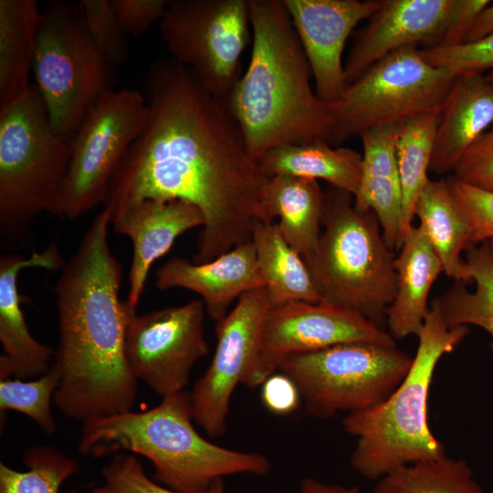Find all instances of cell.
I'll return each mask as SVG.
<instances>
[{
	"instance_id": "6da1fadb",
	"label": "cell",
	"mask_w": 493,
	"mask_h": 493,
	"mask_svg": "<svg viewBox=\"0 0 493 493\" xmlns=\"http://www.w3.org/2000/svg\"><path fill=\"white\" fill-rule=\"evenodd\" d=\"M145 125L113 175L103 201L111 217L146 199L195 205L205 224L194 263L249 242L265 208L268 177L246 148L223 100L171 59L155 61L143 82Z\"/></svg>"
},
{
	"instance_id": "7a4b0ae2",
	"label": "cell",
	"mask_w": 493,
	"mask_h": 493,
	"mask_svg": "<svg viewBox=\"0 0 493 493\" xmlns=\"http://www.w3.org/2000/svg\"><path fill=\"white\" fill-rule=\"evenodd\" d=\"M110 223L102 208L65 261L55 288L59 344L54 363L61 381L53 404L82 423L130 411L137 396L138 380L124 352L136 310L119 297L122 267L110 247Z\"/></svg>"
},
{
	"instance_id": "3957f363",
	"label": "cell",
	"mask_w": 493,
	"mask_h": 493,
	"mask_svg": "<svg viewBox=\"0 0 493 493\" xmlns=\"http://www.w3.org/2000/svg\"><path fill=\"white\" fill-rule=\"evenodd\" d=\"M253 44L247 68L223 100L250 156L317 141L330 144L328 104L310 85L311 69L283 0H248Z\"/></svg>"
},
{
	"instance_id": "277c9868",
	"label": "cell",
	"mask_w": 493,
	"mask_h": 493,
	"mask_svg": "<svg viewBox=\"0 0 493 493\" xmlns=\"http://www.w3.org/2000/svg\"><path fill=\"white\" fill-rule=\"evenodd\" d=\"M193 421L190 392L182 391L147 411L84 422L79 451L94 458L118 452L141 455L152 462L154 481L180 493H204L227 476L269 472L267 456L217 446L199 435Z\"/></svg>"
},
{
	"instance_id": "5b68a950",
	"label": "cell",
	"mask_w": 493,
	"mask_h": 493,
	"mask_svg": "<svg viewBox=\"0 0 493 493\" xmlns=\"http://www.w3.org/2000/svg\"><path fill=\"white\" fill-rule=\"evenodd\" d=\"M469 331L468 326L448 329L432 301L417 336L415 356L403 382L380 404L344 417V431L357 438L351 465L362 477L377 480L401 466L446 455L445 445L429 428L427 401L439 360L454 351Z\"/></svg>"
},
{
	"instance_id": "8992f818",
	"label": "cell",
	"mask_w": 493,
	"mask_h": 493,
	"mask_svg": "<svg viewBox=\"0 0 493 493\" xmlns=\"http://www.w3.org/2000/svg\"><path fill=\"white\" fill-rule=\"evenodd\" d=\"M315 250L303 257L320 301L365 317L384 329L394 299L397 276L373 211H358L353 195L330 186Z\"/></svg>"
},
{
	"instance_id": "52a82bcc",
	"label": "cell",
	"mask_w": 493,
	"mask_h": 493,
	"mask_svg": "<svg viewBox=\"0 0 493 493\" xmlns=\"http://www.w3.org/2000/svg\"><path fill=\"white\" fill-rule=\"evenodd\" d=\"M70 154V140L54 132L35 84L0 109V238L26 244L36 216L52 214Z\"/></svg>"
},
{
	"instance_id": "ba28073f",
	"label": "cell",
	"mask_w": 493,
	"mask_h": 493,
	"mask_svg": "<svg viewBox=\"0 0 493 493\" xmlns=\"http://www.w3.org/2000/svg\"><path fill=\"white\" fill-rule=\"evenodd\" d=\"M112 67L92 40L79 2L56 0L41 10L32 72L56 134L70 140L113 89Z\"/></svg>"
},
{
	"instance_id": "9c48e42d",
	"label": "cell",
	"mask_w": 493,
	"mask_h": 493,
	"mask_svg": "<svg viewBox=\"0 0 493 493\" xmlns=\"http://www.w3.org/2000/svg\"><path fill=\"white\" fill-rule=\"evenodd\" d=\"M413 360L397 346L354 341L289 357L278 371L295 383L311 416L328 419L383 403L405 378Z\"/></svg>"
},
{
	"instance_id": "30bf717a",
	"label": "cell",
	"mask_w": 493,
	"mask_h": 493,
	"mask_svg": "<svg viewBox=\"0 0 493 493\" xmlns=\"http://www.w3.org/2000/svg\"><path fill=\"white\" fill-rule=\"evenodd\" d=\"M456 77L428 64L415 46L396 50L368 68L329 104L330 144L378 125L439 114Z\"/></svg>"
},
{
	"instance_id": "8fae6325",
	"label": "cell",
	"mask_w": 493,
	"mask_h": 493,
	"mask_svg": "<svg viewBox=\"0 0 493 493\" xmlns=\"http://www.w3.org/2000/svg\"><path fill=\"white\" fill-rule=\"evenodd\" d=\"M147 117L148 106L138 89H111L99 99L70 139L68 165L53 215L72 220L103 204Z\"/></svg>"
},
{
	"instance_id": "7c38bea8",
	"label": "cell",
	"mask_w": 493,
	"mask_h": 493,
	"mask_svg": "<svg viewBox=\"0 0 493 493\" xmlns=\"http://www.w3.org/2000/svg\"><path fill=\"white\" fill-rule=\"evenodd\" d=\"M159 26L172 58L224 100L241 77L251 26L248 0H169Z\"/></svg>"
},
{
	"instance_id": "4fadbf2b",
	"label": "cell",
	"mask_w": 493,
	"mask_h": 493,
	"mask_svg": "<svg viewBox=\"0 0 493 493\" xmlns=\"http://www.w3.org/2000/svg\"><path fill=\"white\" fill-rule=\"evenodd\" d=\"M354 341L396 346L388 330L337 305L291 301L269 307L256 356L242 384L248 388L261 386L289 357Z\"/></svg>"
},
{
	"instance_id": "5bb4252c",
	"label": "cell",
	"mask_w": 493,
	"mask_h": 493,
	"mask_svg": "<svg viewBox=\"0 0 493 493\" xmlns=\"http://www.w3.org/2000/svg\"><path fill=\"white\" fill-rule=\"evenodd\" d=\"M205 306L194 299L142 315L131 314L124 352L132 375L162 397L184 391L192 368L208 353Z\"/></svg>"
},
{
	"instance_id": "9a60e30c",
	"label": "cell",
	"mask_w": 493,
	"mask_h": 493,
	"mask_svg": "<svg viewBox=\"0 0 493 493\" xmlns=\"http://www.w3.org/2000/svg\"><path fill=\"white\" fill-rule=\"evenodd\" d=\"M269 307L266 288H258L244 293L215 324L212 362L190 392L194 421L209 437L218 438L226 432L231 397L256 356Z\"/></svg>"
},
{
	"instance_id": "2e32d148",
	"label": "cell",
	"mask_w": 493,
	"mask_h": 493,
	"mask_svg": "<svg viewBox=\"0 0 493 493\" xmlns=\"http://www.w3.org/2000/svg\"><path fill=\"white\" fill-rule=\"evenodd\" d=\"M309 61L315 92L326 104L346 88L342 53L348 37L380 0H283Z\"/></svg>"
},
{
	"instance_id": "e0dca14e",
	"label": "cell",
	"mask_w": 493,
	"mask_h": 493,
	"mask_svg": "<svg viewBox=\"0 0 493 493\" xmlns=\"http://www.w3.org/2000/svg\"><path fill=\"white\" fill-rule=\"evenodd\" d=\"M454 0H380L344 64L346 87L387 55L409 46H437Z\"/></svg>"
},
{
	"instance_id": "ac0fdd59",
	"label": "cell",
	"mask_w": 493,
	"mask_h": 493,
	"mask_svg": "<svg viewBox=\"0 0 493 493\" xmlns=\"http://www.w3.org/2000/svg\"><path fill=\"white\" fill-rule=\"evenodd\" d=\"M65 264L59 248L50 245L44 251L25 257L18 253L0 256V379L37 378L53 363L56 351L37 341L29 332L21 309L17 288L19 272L26 267L48 270L62 268Z\"/></svg>"
},
{
	"instance_id": "d6986e66",
	"label": "cell",
	"mask_w": 493,
	"mask_h": 493,
	"mask_svg": "<svg viewBox=\"0 0 493 493\" xmlns=\"http://www.w3.org/2000/svg\"><path fill=\"white\" fill-rule=\"evenodd\" d=\"M116 233L132 243L127 302L136 310L152 265L165 255L184 232L203 226L205 219L194 205L179 200L146 199L111 217Z\"/></svg>"
},
{
	"instance_id": "ffe728a7",
	"label": "cell",
	"mask_w": 493,
	"mask_h": 493,
	"mask_svg": "<svg viewBox=\"0 0 493 493\" xmlns=\"http://www.w3.org/2000/svg\"><path fill=\"white\" fill-rule=\"evenodd\" d=\"M155 286L160 290L182 288L196 292L210 318L218 322L228 314L235 299L265 288V283L255 246L249 241L205 263L173 257L157 270Z\"/></svg>"
},
{
	"instance_id": "44dd1931",
	"label": "cell",
	"mask_w": 493,
	"mask_h": 493,
	"mask_svg": "<svg viewBox=\"0 0 493 493\" xmlns=\"http://www.w3.org/2000/svg\"><path fill=\"white\" fill-rule=\"evenodd\" d=\"M491 126L493 82L481 74L457 77L439 113L429 170L438 175L454 171Z\"/></svg>"
},
{
	"instance_id": "7402d4cb",
	"label": "cell",
	"mask_w": 493,
	"mask_h": 493,
	"mask_svg": "<svg viewBox=\"0 0 493 493\" xmlns=\"http://www.w3.org/2000/svg\"><path fill=\"white\" fill-rule=\"evenodd\" d=\"M394 259L397 288L386 311L388 332L396 340L418 336L428 312L432 285L443 270L425 229L412 226Z\"/></svg>"
},
{
	"instance_id": "603a6c76",
	"label": "cell",
	"mask_w": 493,
	"mask_h": 493,
	"mask_svg": "<svg viewBox=\"0 0 493 493\" xmlns=\"http://www.w3.org/2000/svg\"><path fill=\"white\" fill-rule=\"evenodd\" d=\"M325 193L317 180L279 174L268 179L264 204L288 244L302 257L316 248L320 236Z\"/></svg>"
},
{
	"instance_id": "cb8c5ba5",
	"label": "cell",
	"mask_w": 493,
	"mask_h": 493,
	"mask_svg": "<svg viewBox=\"0 0 493 493\" xmlns=\"http://www.w3.org/2000/svg\"><path fill=\"white\" fill-rule=\"evenodd\" d=\"M257 163L268 178L286 174L321 179L353 196L362 178L361 153L346 147L334 148L323 141L276 147L265 152Z\"/></svg>"
},
{
	"instance_id": "d4e9b609",
	"label": "cell",
	"mask_w": 493,
	"mask_h": 493,
	"mask_svg": "<svg viewBox=\"0 0 493 493\" xmlns=\"http://www.w3.org/2000/svg\"><path fill=\"white\" fill-rule=\"evenodd\" d=\"M41 10L36 0H0V109L26 95Z\"/></svg>"
},
{
	"instance_id": "484cf974",
	"label": "cell",
	"mask_w": 493,
	"mask_h": 493,
	"mask_svg": "<svg viewBox=\"0 0 493 493\" xmlns=\"http://www.w3.org/2000/svg\"><path fill=\"white\" fill-rule=\"evenodd\" d=\"M414 215L419 218L446 275L455 281H470L466 260L461 257V252L469 248L470 230L446 178L426 182L417 197Z\"/></svg>"
},
{
	"instance_id": "4316f807",
	"label": "cell",
	"mask_w": 493,
	"mask_h": 493,
	"mask_svg": "<svg viewBox=\"0 0 493 493\" xmlns=\"http://www.w3.org/2000/svg\"><path fill=\"white\" fill-rule=\"evenodd\" d=\"M251 241L270 307L320 301L303 257L288 244L277 223H257Z\"/></svg>"
},
{
	"instance_id": "83f0119b",
	"label": "cell",
	"mask_w": 493,
	"mask_h": 493,
	"mask_svg": "<svg viewBox=\"0 0 493 493\" xmlns=\"http://www.w3.org/2000/svg\"><path fill=\"white\" fill-rule=\"evenodd\" d=\"M467 266L474 291L464 281L455 283L433 301L438 306L448 329L475 325L491 336L493 351V247L489 241L468 248Z\"/></svg>"
},
{
	"instance_id": "f1b7e54d",
	"label": "cell",
	"mask_w": 493,
	"mask_h": 493,
	"mask_svg": "<svg viewBox=\"0 0 493 493\" xmlns=\"http://www.w3.org/2000/svg\"><path fill=\"white\" fill-rule=\"evenodd\" d=\"M439 114L419 115L399 123L396 161L403 194L404 237L413 226L417 197L429 180L427 172L434 149Z\"/></svg>"
},
{
	"instance_id": "f546056e",
	"label": "cell",
	"mask_w": 493,
	"mask_h": 493,
	"mask_svg": "<svg viewBox=\"0 0 493 493\" xmlns=\"http://www.w3.org/2000/svg\"><path fill=\"white\" fill-rule=\"evenodd\" d=\"M377 480L369 493H485L468 464L446 455L401 466Z\"/></svg>"
},
{
	"instance_id": "4dcf8cb0",
	"label": "cell",
	"mask_w": 493,
	"mask_h": 493,
	"mask_svg": "<svg viewBox=\"0 0 493 493\" xmlns=\"http://www.w3.org/2000/svg\"><path fill=\"white\" fill-rule=\"evenodd\" d=\"M26 471L0 463V493H79L61 491L63 483L79 470V463L50 446H37L23 454Z\"/></svg>"
},
{
	"instance_id": "1f68e13d",
	"label": "cell",
	"mask_w": 493,
	"mask_h": 493,
	"mask_svg": "<svg viewBox=\"0 0 493 493\" xmlns=\"http://www.w3.org/2000/svg\"><path fill=\"white\" fill-rule=\"evenodd\" d=\"M61 381V373L53 362L43 375L28 382L22 379L0 380V411L14 410L31 418L47 435L56 430L50 404Z\"/></svg>"
},
{
	"instance_id": "d6a6232c",
	"label": "cell",
	"mask_w": 493,
	"mask_h": 493,
	"mask_svg": "<svg viewBox=\"0 0 493 493\" xmlns=\"http://www.w3.org/2000/svg\"><path fill=\"white\" fill-rule=\"evenodd\" d=\"M103 481L87 493H180L151 479L131 454L118 453L101 470ZM204 493H226L223 478L215 479Z\"/></svg>"
},
{
	"instance_id": "836d02e7",
	"label": "cell",
	"mask_w": 493,
	"mask_h": 493,
	"mask_svg": "<svg viewBox=\"0 0 493 493\" xmlns=\"http://www.w3.org/2000/svg\"><path fill=\"white\" fill-rule=\"evenodd\" d=\"M424 59L457 78L493 70V33L474 41L454 46H435L420 49Z\"/></svg>"
},
{
	"instance_id": "e575fe53",
	"label": "cell",
	"mask_w": 493,
	"mask_h": 493,
	"mask_svg": "<svg viewBox=\"0 0 493 493\" xmlns=\"http://www.w3.org/2000/svg\"><path fill=\"white\" fill-rule=\"evenodd\" d=\"M79 5L97 47L113 66L124 63L129 56L127 35L118 22L110 0H81Z\"/></svg>"
},
{
	"instance_id": "d590c367",
	"label": "cell",
	"mask_w": 493,
	"mask_h": 493,
	"mask_svg": "<svg viewBox=\"0 0 493 493\" xmlns=\"http://www.w3.org/2000/svg\"><path fill=\"white\" fill-rule=\"evenodd\" d=\"M451 196L468 225L469 248L493 239V191L477 188L454 175L446 178Z\"/></svg>"
},
{
	"instance_id": "8d00e7d4",
	"label": "cell",
	"mask_w": 493,
	"mask_h": 493,
	"mask_svg": "<svg viewBox=\"0 0 493 493\" xmlns=\"http://www.w3.org/2000/svg\"><path fill=\"white\" fill-rule=\"evenodd\" d=\"M453 175L477 188L493 191V127L466 152Z\"/></svg>"
},
{
	"instance_id": "74e56055",
	"label": "cell",
	"mask_w": 493,
	"mask_h": 493,
	"mask_svg": "<svg viewBox=\"0 0 493 493\" xmlns=\"http://www.w3.org/2000/svg\"><path fill=\"white\" fill-rule=\"evenodd\" d=\"M118 22L126 35L139 37L160 21L169 0H110Z\"/></svg>"
},
{
	"instance_id": "f35d334b",
	"label": "cell",
	"mask_w": 493,
	"mask_h": 493,
	"mask_svg": "<svg viewBox=\"0 0 493 493\" xmlns=\"http://www.w3.org/2000/svg\"><path fill=\"white\" fill-rule=\"evenodd\" d=\"M266 408L277 415H287L299 405L301 397L295 383L285 373H273L261 384Z\"/></svg>"
},
{
	"instance_id": "ab89813d",
	"label": "cell",
	"mask_w": 493,
	"mask_h": 493,
	"mask_svg": "<svg viewBox=\"0 0 493 493\" xmlns=\"http://www.w3.org/2000/svg\"><path fill=\"white\" fill-rule=\"evenodd\" d=\"M488 0H454V4L437 46H454L464 42Z\"/></svg>"
},
{
	"instance_id": "60d3db41",
	"label": "cell",
	"mask_w": 493,
	"mask_h": 493,
	"mask_svg": "<svg viewBox=\"0 0 493 493\" xmlns=\"http://www.w3.org/2000/svg\"><path fill=\"white\" fill-rule=\"evenodd\" d=\"M491 33H493V4H489L480 12L464 42L474 41Z\"/></svg>"
},
{
	"instance_id": "b9f144b4",
	"label": "cell",
	"mask_w": 493,
	"mask_h": 493,
	"mask_svg": "<svg viewBox=\"0 0 493 493\" xmlns=\"http://www.w3.org/2000/svg\"><path fill=\"white\" fill-rule=\"evenodd\" d=\"M299 493H361L357 486L344 487L341 485L327 484L312 477H306L301 481Z\"/></svg>"
},
{
	"instance_id": "7bdbcfd3",
	"label": "cell",
	"mask_w": 493,
	"mask_h": 493,
	"mask_svg": "<svg viewBox=\"0 0 493 493\" xmlns=\"http://www.w3.org/2000/svg\"><path fill=\"white\" fill-rule=\"evenodd\" d=\"M485 77L488 81L493 82V70L489 71Z\"/></svg>"
},
{
	"instance_id": "ee69618b",
	"label": "cell",
	"mask_w": 493,
	"mask_h": 493,
	"mask_svg": "<svg viewBox=\"0 0 493 493\" xmlns=\"http://www.w3.org/2000/svg\"><path fill=\"white\" fill-rule=\"evenodd\" d=\"M489 242H490V244H491V246H492V247H493V239L490 240Z\"/></svg>"
}]
</instances>
